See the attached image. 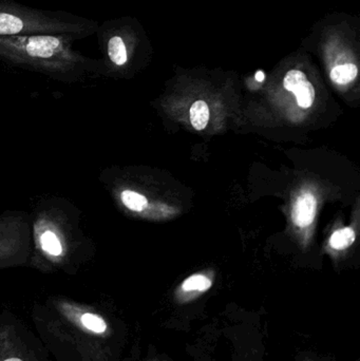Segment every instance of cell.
Listing matches in <instances>:
<instances>
[{
    "label": "cell",
    "instance_id": "6da1fadb",
    "mask_svg": "<svg viewBox=\"0 0 360 361\" xmlns=\"http://www.w3.org/2000/svg\"><path fill=\"white\" fill-rule=\"evenodd\" d=\"M31 319L53 361H117V321L99 305L53 299Z\"/></svg>",
    "mask_w": 360,
    "mask_h": 361
},
{
    "label": "cell",
    "instance_id": "7a4b0ae2",
    "mask_svg": "<svg viewBox=\"0 0 360 361\" xmlns=\"http://www.w3.org/2000/svg\"><path fill=\"white\" fill-rule=\"evenodd\" d=\"M97 21L64 11L27 7L14 0H0V36L70 35L86 39L99 28Z\"/></svg>",
    "mask_w": 360,
    "mask_h": 361
},
{
    "label": "cell",
    "instance_id": "3957f363",
    "mask_svg": "<svg viewBox=\"0 0 360 361\" xmlns=\"http://www.w3.org/2000/svg\"><path fill=\"white\" fill-rule=\"evenodd\" d=\"M70 35L0 36V59L51 71H69L95 64L72 48Z\"/></svg>",
    "mask_w": 360,
    "mask_h": 361
},
{
    "label": "cell",
    "instance_id": "277c9868",
    "mask_svg": "<svg viewBox=\"0 0 360 361\" xmlns=\"http://www.w3.org/2000/svg\"><path fill=\"white\" fill-rule=\"evenodd\" d=\"M0 361H53L39 337L12 313L0 314Z\"/></svg>",
    "mask_w": 360,
    "mask_h": 361
},
{
    "label": "cell",
    "instance_id": "5b68a950",
    "mask_svg": "<svg viewBox=\"0 0 360 361\" xmlns=\"http://www.w3.org/2000/svg\"><path fill=\"white\" fill-rule=\"evenodd\" d=\"M317 211V201L312 193H302L297 197L293 209V220L297 226L307 227L313 223Z\"/></svg>",
    "mask_w": 360,
    "mask_h": 361
},
{
    "label": "cell",
    "instance_id": "8992f818",
    "mask_svg": "<svg viewBox=\"0 0 360 361\" xmlns=\"http://www.w3.org/2000/svg\"><path fill=\"white\" fill-rule=\"evenodd\" d=\"M291 92L296 95L298 105L300 107L307 109L313 105L314 99H315V90H314L313 85L307 79L296 84Z\"/></svg>",
    "mask_w": 360,
    "mask_h": 361
},
{
    "label": "cell",
    "instance_id": "52a82bcc",
    "mask_svg": "<svg viewBox=\"0 0 360 361\" xmlns=\"http://www.w3.org/2000/svg\"><path fill=\"white\" fill-rule=\"evenodd\" d=\"M209 121V108L204 101H197L191 105V121L196 130H203Z\"/></svg>",
    "mask_w": 360,
    "mask_h": 361
},
{
    "label": "cell",
    "instance_id": "ba28073f",
    "mask_svg": "<svg viewBox=\"0 0 360 361\" xmlns=\"http://www.w3.org/2000/svg\"><path fill=\"white\" fill-rule=\"evenodd\" d=\"M358 75V69L353 64H345V65L337 66L331 71L332 81L338 85H345L351 83L356 79Z\"/></svg>",
    "mask_w": 360,
    "mask_h": 361
},
{
    "label": "cell",
    "instance_id": "9c48e42d",
    "mask_svg": "<svg viewBox=\"0 0 360 361\" xmlns=\"http://www.w3.org/2000/svg\"><path fill=\"white\" fill-rule=\"evenodd\" d=\"M354 241H355V231L351 227H345L333 233L330 238V245L333 248L341 251L351 246Z\"/></svg>",
    "mask_w": 360,
    "mask_h": 361
},
{
    "label": "cell",
    "instance_id": "30bf717a",
    "mask_svg": "<svg viewBox=\"0 0 360 361\" xmlns=\"http://www.w3.org/2000/svg\"><path fill=\"white\" fill-rule=\"evenodd\" d=\"M122 201L127 208L133 211H142L148 206V201L144 195L132 191L122 193Z\"/></svg>",
    "mask_w": 360,
    "mask_h": 361
},
{
    "label": "cell",
    "instance_id": "8fae6325",
    "mask_svg": "<svg viewBox=\"0 0 360 361\" xmlns=\"http://www.w3.org/2000/svg\"><path fill=\"white\" fill-rule=\"evenodd\" d=\"M211 281L203 275H193L186 279L182 284V289L185 292H193V291L205 292L208 289H211Z\"/></svg>",
    "mask_w": 360,
    "mask_h": 361
},
{
    "label": "cell",
    "instance_id": "7c38bea8",
    "mask_svg": "<svg viewBox=\"0 0 360 361\" xmlns=\"http://www.w3.org/2000/svg\"><path fill=\"white\" fill-rule=\"evenodd\" d=\"M41 244H43L44 249L53 256H59L61 254V243L51 231L44 233L41 237Z\"/></svg>",
    "mask_w": 360,
    "mask_h": 361
},
{
    "label": "cell",
    "instance_id": "4fadbf2b",
    "mask_svg": "<svg viewBox=\"0 0 360 361\" xmlns=\"http://www.w3.org/2000/svg\"><path fill=\"white\" fill-rule=\"evenodd\" d=\"M264 73L262 71H258L257 73H256V79H257L258 81H264Z\"/></svg>",
    "mask_w": 360,
    "mask_h": 361
},
{
    "label": "cell",
    "instance_id": "5bb4252c",
    "mask_svg": "<svg viewBox=\"0 0 360 361\" xmlns=\"http://www.w3.org/2000/svg\"><path fill=\"white\" fill-rule=\"evenodd\" d=\"M0 314H1V312H0Z\"/></svg>",
    "mask_w": 360,
    "mask_h": 361
}]
</instances>
